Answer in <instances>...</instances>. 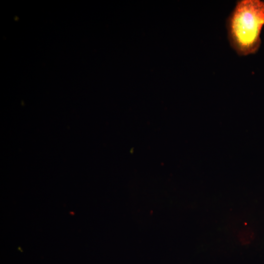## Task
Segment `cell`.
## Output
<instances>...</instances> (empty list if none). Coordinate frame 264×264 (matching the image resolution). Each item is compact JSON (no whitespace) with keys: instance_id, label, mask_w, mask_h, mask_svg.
Wrapping results in <instances>:
<instances>
[{"instance_id":"cell-1","label":"cell","mask_w":264,"mask_h":264,"mask_svg":"<svg viewBox=\"0 0 264 264\" xmlns=\"http://www.w3.org/2000/svg\"><path fill=\"white\" fill-rule=\"evenodd\" d=\"M264 25V1H238L226 23L231 47L241 56L256 53L261 44Z\"/></svg>"}]
</instances>
